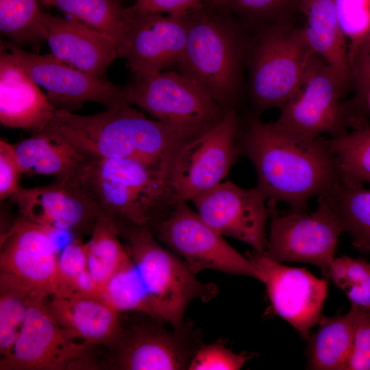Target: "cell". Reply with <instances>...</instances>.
Segmentation results:
<instances>
[{
    "label": "cell",
    "instance_id": "obj_1",
    "mask_svg": "<svg viewBox=\"0 0 370 370\" xmlns=\"http://www.w3.org/2000/svg\"><path fill=\"white\" fill-rule=\"evenodd\" d=\"M238 148L253 163L266 200L286 203L291 210L307 211L311 198L328 194L341 179L327 138H301L274 122L251 119Z\"/></svg>",
    "mask_w": 370,
    "mask_h": 370
},
{
    "label": "cell",
    "instance_id": "obj_2",
    "mask_svg": "<svg viewBox=\"0 0 370 370\" xmlns=\"http://www.w3.org/2000/svg\"><path fill=\"white\" fill-rule=\"evenodd\" d=\"M42 131L90 157L135 160L168 171L179 147L197 136L148 119L126 101L92 115L56 110Z\"/></svg>",
    "mask_w": 370,
    "mask_h": 370
},
{
    "label": "cell",
    "instance_id": "obj_3",
    "mask_svg": "<svg viewBox=\"0 0 370 370\" xmlns=\"http://www.w3.org/2000/svg\"><path fill=\"white\" fill-rule=\"evenodd\" d=\"M169 171L130 159L92 158L79 178L119 236L148 229L153 234L175 203Z\"/></svg>",
    "mask_w": 370,
    "mask_h": 370
},
{
    "label": "cell",
    "instance_id": "obj_4",
    "mask_svg": "<svg viewBox=\"0 0 370 370\" xmlns=\"http://www.w3.org/2000/svg\"><path fill=\"white\" fill-rule=\"evenodd\" d=\"M224 10L204 5L188 12L186 45L174 68L228 110L238 97L247 45Z\"/></svg>",
    "mask_w": 370,
    "mask_h": 370
},
{
    "label": "cell",
    "instance_id": "obj_5",
    "mask_svg": "<svg viewBox=\"0 0 370 370\" xmlns=\"http://www.w3.org/2000/svg\"><path fill=\"white\" fill-rule=\"evenodd\" d=\"M124 240L149 294L155 316L172 328L184 325L191 301L208 302L217 296V284L199 281L182 258L157 242L151 230H136Z\"/></svg>",
    "mask_w": 370,
    "mask_h": 370
},
{
    "label": "cell",
    "instance_id": "obj_6",
    "mask_svg": "<svg viewBox=\"0 0 370 370\" xmlns=\"http://www.w3.org/2000/svg\"><path fill=\"white\" fill-rule=\"evenodd\" d=\"M249 49V90L256 111L281 108L297 92L315 54L302 27L273 25Z\"/></svg>",
    "mask_w": 370,
    "mask_h": 370
},
{
    "label": "cell",
    "instance_id": "obj_7",
    "mask_svg": "<svg viewBox=\"0 0 370 370\" xmlns=\"http://www.w3.org/2000/svg\"><path fill=\"white\" fill-rule=\"evenodd\" d=\"M124 97L156 120L195 136L218 124L227 111L176 71L132 73Z\"/></svg>",
    "mask_w": 370,
    "mask_h": 370
},
{
    "label": "cell",
    "instance_id": "obj_8",
    "mask_svg": "<svg viewBox=\"0 0 370 370\" xmlns=\"http://www.w3.org/2000/svg\"><path fill=\"white\" fill-rule=\"evenodd\" d=\"M318 197V206L310 213L291 210L282 214L276 202H268L271 225L263 253L279 262L314 264L327 277L343 230L327 199Z\"/></svg>",
    "mask_w": 370,
    "mask_h": 370
},
{
    "label": "cell",
    "instance_id": "obj_9",
    "mask_svg": "<svg viewBox=\"0 0 370 370\" xmlns=\"http://www.w3.org/2000/svg\"><path fill=\"white\" fill-rule=\"evenodd\" d=\"M347 86L317 53L312 57L297 92L280 108L274 123L301 138L313 140L327 134L334 138L347 132L345 104L341 99Z\"/></svg>",
    "mask_w": 370,
    "mask_h": 370
},
{
    "label": "cell",
    "instance_id": "obj_10",
    "mask_svg": "<svg viewBox=\"0 0 370 370\" xmlns=\"http://www.w3.org/2000/svg\"><path fill=\"white\" fill-rule=\"evenodd\" d=\"M238 135L236 110L230 109L218 124L179 147L168 175L175 201H192L221 183L237 157Z\"/></svg>",
    "mask_w": 370,
    "mask_h": 370
},
{
    "label": "cell",
    "instance_id": "obj_11",
    "mask_svg": "<svg viewBox=\"0 0 370 370\" xmlns=\"http://www.w3.org/2000/svg\"><path fill=\"white\" fill-rule=\"evenodd\" d=\"M153 234L181 257L195 275L212 269L259 280L258 271L247 257L208 226L187 201H177Z\"/></svg>",
    "mask_w": 370,
    "mask_h": 370
},
{
    "label": "cell",
    "instance_id": "obj_12",
    "mask_svg": "<svg viewBox=\"0 0 370 370\" xmlns=\"http://www.w3.org/2000/svg\"><path fill=\"white\" fill-rule=\"evenodd\" d=\"M46 299L29 297L25 321L13 349L1 359V370H64L95 367L91 345L76 341L53 317Z\"/></svg>",
    "mask_w": 370,
    "mask_h": 370
},
{
    "label": "cell",
    "instance_id": "obj_13",
    "mask_svg": "<svg viewBox=\"0 0 370 370\" xmlns=\"http://www.w3.org/2000/svg\"><path fill=\"white\" fill-rule=\"evenodd\" d=\"M163 320L143 314V319L123 327L112 350L114 369L182 370L204 344L201 332L190 323L167 329Z\"/></svg>",
    "mask_w": 370,
    "mask_h": 370
},
{
    "label": "cell",
    "instance_id": "obj_14",
    "mask_svg": "<svg viewBox=\"0 0 370 370\" xmlns=\"http://www.w3.org/2000/svg\"><path fill=\"white\" fill-rule=\"evenodd\" d=\"M53 231L19 215L1 236L0 284L47 299L55 295L58 256Z\"/></svg>",
    "mask_w": 370,
    "mask_h": 370
},
{
    "label": "cell",
    "instance_id": "obj_15",
    "mask_svg": "<svg viewBox=\"0 0 370 370\" xmlns=\"http://www.w3.org/2000/svg\"><path fill=\"white\" fill-rule=\"evenodd\" d=\"M3 45L29 77L47 90L49 101L57 110L71 112L86 101L101 103L109 110L126 101L124 86L86 73L52 54L28 52L10 41Z\"/></svg>",
    "mask_w": 370,
    "mask_h": 370
},
{
    "label": "cell",
    "instance_id": "obj_16",
    "mask_svg": "<svg viewBox=\"0 0 370 370\" xmlns=\"http://www.w3.org/2000/svg\"><path fill=\"white\" fill-rule=\"evenodd\" d=\"M125 10V25L116 46L118 58L126 60L132 74L174 67L186 45L189 11L162 16Z\"/></svg>",
    "mask_w": 370,
    "mask_h": 370
},
{
    "label": "cell",
    "instance_id": "obj_17",
    "mask_svg": "<svg viewBox=\"0 0 370 370\" xmlns=\"http://www.w3.org/2000/svg\"><path fill=\"white\" fill-rule=\"evenodd\" d=\"M247 257L266 286L274 313L308 340L310 329L322 317L327 280L316 278L304 268L284 265L263 252L254 251Z\"/></svg>",
    "mask_w": 370,
    "mask_h": 370
},
{
    "label": "cell",
    "instance_id": "obj_18",
    "mask_svg": "<svg viewBox=\"0 0 370 370\" xmlns=\"http://www.w3.org/2000/svg\"><path fill=\"white\" fill-rule=\"evenodd\" d=\"M256 186L244 188L231 182L220 183L191 201L201 219L222 236H229L264 252L269 210Z\"/></svg>",
    "mask_w": 370,
    "mask_h": 370
},
{
    "label": "cell",
    "instance_id": "obj_19",
    "mask_svg": "<svg viewBox=\"0 0 370 370\" xmlns=\"http://www.w3.org/2000/svg\"><path fill=\"white\" fill-rule=\"evenodd\" d=\"M20 215L53 231L82 236L92 234L102 213L79 185L54 180L51 184L21 187L11 197Z\"/></svg>",
    "mask_w": 370,
    "mask_h": 370
},
{
    "label": "cell",
    "instance_id": "obj_20",
    "mask_svg": "<svg viewBox=\"0 0 370 370\" xmlns=\"http://www.w3.org/2000/svg\"><path fill=\"white\" fill-rule=\"evenodd\" d=\"M46 41L57 58L93 76L103 77L118 58L114 40L75 18L44 12Z\"/></svg>",
    "mask_w": 370,
    "mask_h": 370
},
{
    "label": "cell",
    "instance_id": "obj_21",
    "mask_svg": "<svg viewBox=\"0 0 370 370\" xmlns=\"http://www.w3.org/2000/svg\"><path fill=\"white\" fill-rule=\"evenodd\" d=\"M56 109L38 85L1 45L0 53V121L6 127L44 130Z\"/></svg>",
    "mask_w": 370,
    "mask_h": 370
},
{
    "label": "cell",
    "instance_id": "obj_22",
    "mask_svg": "<svg viewBox=\"0 0 370 370\" xmlns=\"http://www.w3.org/2000/svg\"><path fill=\"white\" fill-rule=\"evenodd\" d=\"M45 302L55 319L73 338L91 346L111 349L121 334V312L103 300L52 296Z\"/></svg>",
    "mask_w": 370,
    "mask_h": 370
},
{
    "label": "cell",
    "instance_id": "obj_23",
    "mask_svg": "<svg viewBox=\"0 0 370 370\" xmlns=\"http://www.w3.org/2000/svg\"><path fill=\"white\" fill-rule=\"evenodd\" d=\"M13 145L22 173L51 175L58 181L77 183L92 158L42 131Z\"/></svg>",
    "mask_w": 370,
    "mask_h": 370
},
{
    "label": "cell",
    "instance_id": "obj_24",
    "mask_svg": "<svg viewBox=\"0 0 370 370\" xmlns=\"http://www.w3.org/2000/svg\"><path fill=\"white\" fill-rule=\"evenodd\" d=\"M300 8L306 16L302 29L310 47L348 87L354 83V76L346 41L338 26L335 0H300Z\"/></svg>",
    "mask_w": 370,
    "mask_h": 370
},
{
    "label": "cell",
    "instance_id": "obj_25",
    "mask_svg": "<svg viewBox=\"0 0 370 370\" xmlns=\"http://www.w3.org/2000/svg\"><path fill=\"white\" fill-rule=\"evenodd\" d=\"M361 311L362 308L351 304L350 310L345 314L321 317L317 330L308 339V369L343 370Z\"/></svg>",
    "mask_w": 370,
    "mask_h": 370
},
{
    "label": "cell",
    "instance_id": "obj_26",
    "mask_svg": "<svg viewBox=\"0 0 370 370\" xmlns=\"http://www.w3.org/2000/svg\"><path fill=\"white\" fill-rule=\"evenodd\" d=\"M323 196L353 245L360 253L370 256V189L341 179L335 188Z\"/></svg>",
    "mask_w": 370,
    "mask_h": 370
},
{
    "label": "cell",
    "instance_id": "obj_27",
    "mask_svg": "<svg viewBox=\"0 0 370 370\" xmlns=\"http://www.w3.org/2000/svg\"><path fill=\"white\" fill-rule=\"evenodd\" d=\"M38 0H0V32L14 45L36 49L46 41L42 12Z\"/></svg>",
    "mask_w": 370,
    "mask_h": 370
},
{
    "label": "cell",
    "instance_id": "obj_28",
    "mask_svg": "<svg viewBox=\"0 0 370 370\" xmlns=\"http://www.w3.org/2000/svg\"><path fill=\"white\" fill-rule=\"evenodd\" d=\"M119 237L102 216L97 221L88 242V271L101 294L110 278L130 257Z\"/></svg>",
    "mask_w": 370,
    "mask_h": 370
},
{
    "label": "cell",
    "instance_id": "obj_29",
    "mask_svg": "<svg viewBox=\"0 0 370 370\" xmlns=\"http://www.w3.org/2000/svg\"><path fill=\"white\" fill-rule=\"evenodd\" d=\"M102 295L106 304L121 313L141 312L156 317L149 294L131 257L110 278Z\"/></svg>",
    "mask_w": 370,
    "mask_h": 370
},
{
    "label": "cell",
    "instance_id": "obj_30",
    "mask_svg": "<svg viewBox=\"0 0 370 370\" xmlns=\"http://www.w3.org/2000/svg\"><path fill=\"white\" fill-rule=\"evenodd\" d=\"M50 6L110 36L116 45L127 20L125 8L118 0H51Z\"/></svg>",
    "mask_w": 370,
    "mask_h": 370
},
{
    "label": "cell",
    "instance_id": "obj_31",
    "mask_svg": "<svg viewBox=\"0 0 370 370\" xmlns=\"http://www.w3.org/2000/svg\"><path fill=\"white\" fill-rule=\"evenodd\" d=\"M327 142L337 159L341 180L370 182V127L348 131Z\"/></svg>",
    "mask_w": 370,
    "mask_h": 370
},
{
    "label": "cell",
    "instance_id": "obj_32",
    "mask_svg": "<svg viewBox=\"0 0 370 370\" xmlns=\"http://www.w3.org/2000/svg\"><path fill=\"white\" fill-rule=\"evenodd\" d=\"M335 1L338 26L346 41L352 69L370 48V0Z\"/></svg>",
    "mask_w": 370,
    "mask_h": 370
},
{
    "label": "cell",
    "instance_id": "obj_33",
    "mask_svg": "<svg viewBox=\"0 0 370 370\" xmlns=\"http://www.w3.org/2000/svg\"><path fill=\"white\" fill-rule=\"evenodd\" d=\"M327 278L345 293L351 304L370 311V262L347 256L334 258Z\"/></svg>",
    "mask_w": 370,
    "mask_h": 370
},
{
    "label": "cell",
    "instance_id": "obj_34",
    "mask_svg": "<svg viewBox=\"0 0 370 370\" xmlns=\"http://www.w3.org/2000/svg\"><path fill=\"white\" fill-rule=\"evenodd\" d=\"M0 285V353L3 359L11 354L19 335L30 297L20 289Z\"/></svg>",
    "mask_w": 370,
    "mask_h": 370
},
{
    "label": "cell",
    "instance_id": "obj_35",
    "mask_svg": "<svg viewBox=\"0 0 370 370\" xmlns=\"http://www.w3.org/2000/svg\"><path fill=\"white\" fill-rule=\"evenodd\" d=\"M88 243L79 239L64 247L58 260L56 291L53 296L71 297L79 279L88 272Z\"/></svg>",
    "mask_w": 370,
    "mask_h": 370
},
{
    "label": "cell",
    "instance_id": "obj_36",
    "mask_svg": "<svg viewBox=\"0 0 370 370\" xmlns=\"http://www.w3.org/2000/svg\"><path fill=\"white\" fill-rule=\"evenodd\" d=\"M255 354L234 353L226 347L223 340L203 344L193 356L189 370H238Z\"/></svg>",
    "mask_w": 370,
    "mask_h": 370
},
{
    "label": "cell",
    "instance_id": "obj_37",
    "mask_svg": "<svg viewBox=\"0 0 370 370\" xmlns=\"http://www.w3.org/2000/svg\"><path fill=\"white\" fill-rule=\"evenodd\" d=\"M343 370H370V311L362 309Z\"/></svg>",
    "mask_w": 370,
    "mask_h": 370
},
{
    "label": "cell",
    "instance_id": "obj_38",
    "mask_svg": "<svg viewBox=\"0 0 370 370\" xmlns=\"http://www.w3.org/2000/svg\"><path fill=\"white\" fill-rule=\"evenodd\" d=\"M22 173L15 149L3 140L0 141V199L11 197L20 188Z\"/></svg>",
    "mask_w": 370,
    "mask_h": 370
},
{
    "label": "cell",
    "instance_id": "obj_39",
    "mask_svg": "<svg viewBox=\"0 0 370 370\" xmlns=\"http://www.w3.org/2000/svg\"><path fill=\"white\" fill-rule=\"evenodd\" d=\"M287 1L227 0L225 10H230L249 19H263L279 12Z\"/></svg>",
    "mask_w": 370,
    "mask_h": 370
},
{
    "label": "cell",
    "instance_id": "obj_40",
    "mask_svg": "<svg viewBox=\"0 0 370 370\" xmlns=\"http://www.w3.org/2000/svg\"><path fill=\"white\" fill-rule=\"evenodd\" d=\"M204 0H136L127 9L137 13H179L199 10Z\"/></svg>",
    "mask_w": 370,
    "mask_h": 370
},
{
    "label": "cell",
    "instance_id": "obj_41",
    "mask_svg": "<svg viewBox=\"0 0 370 370\" xmlns=\"http://www.w3.org/2000/svg\"><path fill=\"white\" fill-rule=\"evenodd\" d=\"M352 71L356 94L348 105L354 113L358 114L370 88V48L356 61Z\"/></svg>",
    "mask_w": 370,
    "mask_h": 370
},
{
    "label": "cell",
    "instance_id": "obj_42",
    "mask_svg": "<svg viewBox=\"0 0 370 370\" xmlns=\"http://www.w3.org/2000/svg\"><path fill=\"white\" fill-rule=\"evenodd\" d=\"M356 119L360 127H370V88Z\"/></svg>",
    "mask_w": 370,
    "mask_h": 370
},
{
    "label": "cell",
    "instance_id": "obj_43",
    "mask_svg": "<svg viewBox=\"0 0 370 370\" xmlns=\"http://www.w3.org/2000/svg\"><path fill=\"white\" fill-rule=\"evenodd\" d=\"M227 0H204V5L215 10H225Z\"/></svg>",
    "mask_w": 370,
    "mask_h": 370
},
{
    "label": "cell",
    "instance_id": "obj_44",
    "mask_svg": "<svg viewBox=\"0 0 370 370\" xmlns=\"http://www.w3.org/2000/svg\"><path fill=\"white\" fill-rule=\"evenodd\" d=\"M38 1L46 6H50L51 0H38Z\"/></svg>",
    "mask_w": 370,
    "mask_h": 370
},
{
    "label": "cell",
    "instance_id": "obj_45",
    "mask_svg": "<svg viewBox=\"0 0 370 370\" xmlns=\"http://www.w3.org/2000/svg\"><path fill=\"white\" fill-rule=\"evenodd\" d=\"M118 1H119L120 2V1H125V0H118Z\"/></svg>",
    "mask_w": 370,
    "mask_h": 370
}]
</instances>
